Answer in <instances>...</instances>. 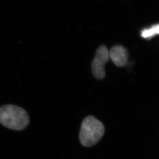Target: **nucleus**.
<instances>
[{"instance_id":"obj_5","label":"nucleus","mask_w":159,"mask_h":159,"mask_svg":"<svg viewBox=\"0 0 159 159\" xmlns=\"http://www.w3.org/2000/svg\"><path fill=\"white\" fill-rule=\"evenodd\" d=\"M157 35H159V24H155L148 29H145L141 33L142 37L145 39H150Z\"/></svg>"},{"instance_id":"obj_2","label":"nucleus","mask_w":159,"mask_h":159,"mask_svg":"<svg viewBox=\"0 0 159 159\" xmlns=\"http://www.w3.org/2000/svg\"><path fill=\"white\" fill-rule=\"evenodd\" d=\"M104 124L93 116H87L83 120L79 132V140L84 147L95 145L104 134Z\"/></svg>"},{"instance_id":"obj_3","label":"nucleus","mask_w":159,"mask_h":159,"mask_svg":"<svg viewBox=\"0 0 159 159\" xmlns=\"http://www.w3.org/2000/svg\"><path fill=\"white\" fill-rule=\"evenodd\" d=\"M109 58V52L107 47L104 45L99 47L92 63V73L96 79L102 80L105 77L104 66Z\"/></svg>"},{"instance_id":"obj_1","label":"nucleus","mask_w":159,"mask_h":159,"mask_svg":"<svg viewBox=\"0 0 159 159\" xmlns=\"http://www.w3.org/2000/svg\"><path fill=\"white\" fill-rule=\"evenodd\" d=\"M30 122L27 112L14 105L0 107V124L8 129L21 130L25 129Z\"/></svg>"},{"instance_id":"obj_4","label":"nucleus","mask_w":159,"mask_h":159,"mask_svg":"<svg viewBox=\"0 0 159 159\" xmlns=\"http://www.w3.org/2000/svg\"><path fill=\"white\" fill-rule=\"evenodd\" d=\"M129 56L128 50L122 45H115L109 52V57L118 67H123L126 66Z\"/></svg>"}]
</instances>
